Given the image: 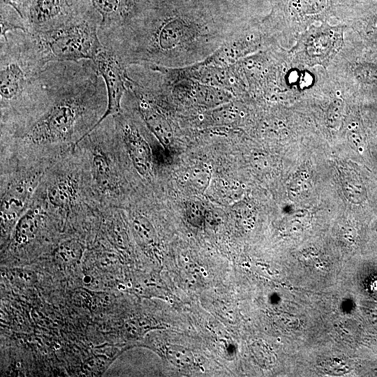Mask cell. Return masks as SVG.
<instances>
[{
  "instance_id": "1",
  "label": "cell",
  "mask_w": 377,
  "mask_h": 377,
  "mask_svg": "<svg viewBox=\"0 0 377 377\" xmlns=\"http://www.w3.org/2000/svg\"><path fill=\"white\" fill-rule=\"evenodd\" d=\"M42 75L39 100L0 124V161L50 165L71 151L106 111L105 84L92 60L50 63Z\"/></svg>"
},
{
  "instance_id": "2",
  "label": "cell",
  "mask_w": 377,
  "mask_h": 377,
  "mask_svg": "<svg viewBox=\"0 0 377 377\" xmlns=\"http://www.w3.org/2000/svg\"><path fill=\"white\" fill-rule=\"evenodd\" d=\"M66 230H91L101 208L84 163L75 147L44 173L34 194Z\"/></svg>"
},
{
  "instance_id": "3",
  "label": "cell",
  "mask_w": 377,
  "mask_h": 377,
  "mask_svg": "<svg viewBox=\"0 0 377 377\" xmlns=\"http://www.w3.org/2000/svg\"><path fill=\"white\" fill-rule=\"evenodd\" d=\"M75 148L83 160L94 195L101 208H126L134 181L118 140L112 116L98 124Z\"/></svg>"
},
{
  "instance_id": "4",
  "label": "cell",
  "mask_w": 377,
  "mask_h": 377,
  "mask_svg": "<svg viewBox=\"0 0 377 377\" xmlns=\"http://www.w3.org/2000/svg\"><path fill=\"white\" fill-rule=\"evenodd\" d=\"M44 67L26 45L23 31L0 38V124L20 116L39 100Z\"/></svg>"
},
{
  "instance_id": "5",
  "label": "cell",
  "mask_w": 377,
  "mask_h": 377,
  "mask_svg": "<svg viewBox=\"0 0 377 377\" xmlns=\"http://www.w3.org/2000/svg\"><path fill=\"white\" fill-rule=\"evenodd\" d=\"M101 17L89 0H80L72 16L56 27L23 31L24 42L43 65L52 62L93 60L103 47L98 37Z\"/></svg>"
},
{
  "instance_id": "6",
  "label": "cell",
  "mask_w": 377,
  "mask_h": 377,
  "mask_svg": "<svg viewBox=\"0 0 377 377\" xmlns=\"http://www.w3.org/2000/svg\"><path fill=\"white\" fill-rule=\"evenodd\" d=\"M50 165L0 161L1 224L2 237L30 205L41 179Z\"/></svg>"
},
{
  "instance_id": "7",
  "label": "cell",
  "mask_w": 377,
  "mask_h": 377,
  "mask_svg": "<svg viewBox=\"0 0 377 377\" xmlns=\"http://www.w3.org/2000/svg\"><path fill=\"white\" fill-rule=\"evenodd\" d=\"M119 112L112 114L115 132L120 144L126 165L133 181L138 178L146 184L153 182L155 170L159 167L156 149L160 143L156 142L139 120L138 114L124 106Z\"/></svg>"
},
{
  "instance_id": "8",
  "label": "cell",
  "mask_w": 377,
  "mask_h": 377,
  "mask_svg": "<svg viewBox=\"0 0 377 377\" xmlns=\"http://www.w3.org/2000/svg\"><path fill=\"white\" fill-rule=\"evenodd\" d=\"M92 61L105 82L108 97L107 109L99 124L121 110V101L128 89L129 77L127 65L113 50L104 45Z\"/></svg>"
},
{
  "instance_id": "9",
  "label": "cell",
  "mask_w": 377,
  "mask_h": 377,
  "mask_svg": "<svg viewBox=\"0 0 377 377\" xmlns=\"http://www.w3.org/2000/svg\"><path fill=\"white\" fill-rule=\"evenodd\" d=\"M80 0H31L26 22L28 31L52 29L66 22Z\"/></svg>"
},
{
  "instance_id": "10",
  "label": "cell",
  "mask_w": 377,
  "mask_h": 377,
  "mask_svg": "<svg viewBox=\"0 0 377 377\" xmlns=\"http://www.w3.org/2000/svg\"><path fill=\"white\" fill-rule=\"evenodd\" d=\"M101 17L98 34L116 30L138 16L140 0H89Z\"/></svg>"
},
{
  "instance_id": "11",
  "label": "cell",
  "mask_w": 377,
  "mask_h": 377,
  "mask_svg": "<svg viewBox=\"0 0 377 377\" xmlns=\"http://www.w3.org/2000/svg\"><path fill=\"white\" fill-rule=\"evenodd\" d=\"M339 179L345 197L350 202L360 204L366 198L363 182L359 174L352 168L339 167Z\"/></svg>"
},
{
  "instance_id": "12",
  "label": "cell",
  "mask_w": 377,
  "mask_h": 377,
  "mask_svg": "<svg viewBox=\"0 0 377 377\" xmlns=\"http://www.w3.org/2000/svg\"><path fill=\"white\" fill-rule=\"evenodd\" d=\"M0 7V38H4L8 32L13 31L21 30L24 32L28 31L27 22L15 8L2 1H1Z\"/></svg>"
},
{
  "instance_id": "13",
  "label": "cell",
  "mask_w": 377,
  "mask_h": 377,
  "mask_svg": "<svg viewBox=\"0 0 377 377\" xmlns=\"http://www.w3.org/2000/svg\"><path fill=\"white\" fill-rule=\"evenodd\" d=\"M309 179L306 170H300L295 174L288 185V194L290 200L298 201L306 195L310 189Z\"/></svg>"
},
{
  "instance_id": "14",
  "label": "cell",
  "mask_w": 377,
  "mask_h": 377,
  "mask_svg": "<svg viewBox=\"0 0 377 377\" xmlns=\"http://www.w3.org/2000/svg\"><path fill=\"white\" fill-rule=\"evenodd\" d=\"M344 103L340 98L332 100L325 113V122L330 128H337L341 122L343 114Z\"/></svg>"
},
{
  "instance_id": "15",
  "label": "cell",
  "mask_w": 377,
  "mask_h": 377,
  "mask_svg": "<svg viewBox=\"0 0 377 377\" xmlns=\"http://www.w3.org/2000/svg\"><path fill=\"white\" fill-rule=\"evenodd\" d=\"M167 355L170 361L178 367H186L193 362L191 353L184 348L171 346L167 349Z\"/></svg>"
},
{
  "instance_id": "16",
  "label": "cell",
  "mask_w": 377,
  "mask_h": 377,
  "mask_svg": "<svg viewBox=\"0 0 377 377\" xmlns=\"http://www.w3.org/2000/svg\"><path fill=\"white\" fill-rule=\"evenodd\" d=\"M210 177L208 169L205 167H198L192 170L189 179L197 190L203 191L209 184Z\"/></svg>"
},
{
  "instance_id": "17",
  "label": "cell",
  "mask_w": 377,
  "mask_h": 377,
  "mask_svg": "<svg viewBox=\"0 0 377 377\" xmlns=\"http://www.w3.org/2000/svg\"><path fill=\"white\" fill-rule=\"evenodd\" d=\"M186 214L191 223L200 226L204 220L205 209L199 202L189 201L186 205Z\"/></svg>"
},
{
  "instance_id": "18",
  "label": "cell",
  "mask_w": 377,
  "mask_h": 377,
  "mask_svg": "<svg viewBox=\"0 0 377 377\" xmlns=\"http://www.w3.org/2000/svg\"><path fill=\"white\" fill-rule=\"evenodd\" d=\"M355 74L358 80L368 83L377 82V68L369 65H362L357 67Z\"/></svg>"
},
{
  "instance_id": "19",
  "label": "cell",
  "mask_w": 377,
  "mask_h": 377,
  "mask_svg": "<svg viewBox=\"0 0 377 377\" xmlns=\"http://www.w3.org/2000/svg\"><path fill=\"white\" fill-rule=\"evenodd\" d=\"M15 8L25 20L31 0H0Z\"/></svg>"
},
{
  "instance_id": "20",
  "label": "cell",
  "mask_w": 377,
  "mask_h": 377,
  "mask_svg": "<svg viewBox=\"0 0 377 377\" xmlns=\"http://www.w3.org/2000/svg\"><path fill=\"white\" fill-rule=\"evenodd\" d=\"M348 140L351 146L357 150H362L364 140L358 128H350L348 133Z\"/></svg>"
},
{
  "instance_id": "21",
  "label": "cell",
  "mask_w": 377,
  "mask_h": 377,
  "mask_svg": "<svg viewBox=\"0 0 377 377\" xmlns=\"http://www.w3.org/2000/svg\"><path fill=\"white\" fill-rule=\"evenodd\" d=\"M256 168L261 170H266L269 168V162L267 157L263 154H256L252 159Z\"/></svg>"
},
{
  "instance_id": "22",
  "label": "cell",
  "mask_w": 377,
  "mask_h": 377,
  "mask_svg": "<svg viewBox=\"0 0 377 377\" xmlns=\"http://www.w3.org/2000/svg\"><path fill=\"white\" fill-rule=\"evenodd\" d=\"M368 25L369 33L377 37V18H373Z\"/></svg>"
}]
</instances>
